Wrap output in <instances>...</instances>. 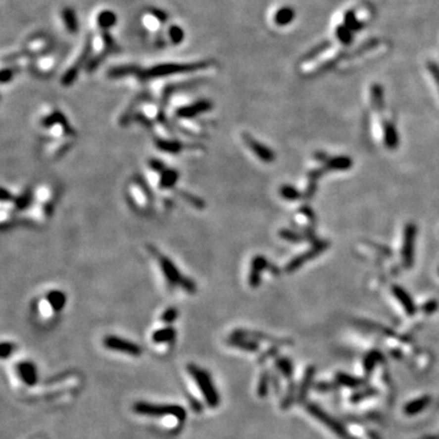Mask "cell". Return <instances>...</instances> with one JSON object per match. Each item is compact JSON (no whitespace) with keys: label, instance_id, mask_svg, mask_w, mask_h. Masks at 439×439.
I'll return each instance as SVG.
<instances>
[{"label":"cell","instance_id":"20","mask_svg":"<svg viewBox=\"0 0 439 439\" xmlns=\"http://www.w3.org/2000/svg\"><path fill=\"white\" fill-rule=\"evenodd\" d=\"M393 293H394V295L398 298V300L400 301L401 305L404 306L406 314L414 315L415 314V305H414V303H412V300H411V298L409 296V294H407L403 288L396 287V286L395 287H393Z\"/></svg>","mask_w":439,"mask_h":439},{"label":"cell","instance_id":"35","mask_svg":"<svg viewBox=\"0 0 439 439\" xmlns=\"http://www.w3.org/2000/svg\"><path fill=\"white\" fill-rule=\"evenodd\" d=\"M15 350V344L11 341H2L1 346H0V355H1V359L5 360L7 357H10Z\"/></svg>","mask_w":439,"mask_h":439},{"label":"cell","instance_id":"23","mask_svg":"<svg viewBox=\"0 0 439 439\" xmlns=\"http://www.w3.org/2000/svg\"><path fill=\"white\" fill-rule=\"evenodd\" d=\"M294 16H295V12H294V10L292 7H282L275 15V22L280 26H286L293 21Z\"/></svg>","mask_w":439,"mask_h":439},{"label":"cell","instance_id":"12","mask_svg":"<svg viewBox=\"0 0 439 439\" xmlns=\"http://www.w3.org/2000/svg\"><path fill=\"white\" fill-rule=\"evenodd\" d=\"M91 47H92V41L89 39V41L87 42V46H86L85 50H83V52H82V55L80 56V59H78L77 61L72 65V66L68 68L66 72H65V75L62 76V85L64 86L72 85L73 81H75L76 77H77L78 71L81 70L82 65L85 64L86 60L88 59V55H89V52H91Z\"/></svg>","mask_w":439,"mask_h":439},{"label":"cell","instance_id":"24","mask_svg":"<svg viewBox=\"0 0 439 439\" xmlns=\"http://www.w3.org/2000/svg\"><path fill=\"white\" fill-rule=\"evenodd\" d=\"M310 411H311L312 414L315 415V416H317V417H319V419H321V421L325 422L326 425H328V426H330V427H332V430L336 431V432H337L338 435L345 436V432H344V431H343V428H341V426H339L338 423L333 422L332 420L328 419V417L326 416V415L323 414V412L320 411L319 409H316V407H315V406H310Z\"/></svg>","mask_w":439,"mask_h":439},{"label":"cell","instance_id":"33","mask_svg":"<svg viewBox=\"0 0 439 439\" xmlns=\"http://www.w3.org/2000/svg\"><path fill=\"white\" fill-rule=\"evenodd\" d=\"M64 21L66 23V27L71 32H75L76 28H77V21H76V16L73 14V11L71 9H65L64 11Z\"/></svg>","mask_w":439,"mask_h":439},{"label":"cell","instance_id":"16","mask_svg":"<svg viewBox=\"0 0 439 439\" xmlns=\"http://www.w3.org/2000/svg\"><path fill=\"white\" fill-rule=\"evenodd\" d=\"M155 146L161 151L169 152V154H178L186 148L185 144H182L175 138H156L155 139Z\"/></svg>","mask_w":439,"mask_h":439},{"label":"cell","instance_id":"11","mask_svg":"<svg viewBox=\"0 0 439 439\" xmlns=\"http://www.w3.org/2000/svg\"><path fill=\"white\" fill-rule=\"evenodd\" d=\"M16 371L18 377L21 378V381L26 386L33 387L38 383V371H37V366L32 361L18 362L16 365Z\"/></svg>","mask_w":439,"mask_h":439},{"label":"cell","instance_id":"8","mask_svg":"<svg viewBox=\"0 0 439 439\" xmlns=\"http://www.w3.org/2000/svg\"><path fill=\"white\" fill-rule=\"evenodd\" d=\"M242 139L243 142L245 143V146H248V149L250 150L253 154L256 155V157L259 160H261L262 162H266V164H270V162H273L276 159V155L271 149L267 148L266 146H264L262 143H260L259 141L251 137L248 133H242Z\"/></svg>","mask_w":439,"mask_h":439},{"label":"cell","instance_id":"36","mask_svg":"<svg viewBox=\"0 0 439 439\" xmlns=\"http://www.w3.org/2000/svg\"><path fill=\"white\" fill-rule=\"evenodd\" d=\"M170 36H171V38H172V41H173V42H176V43H178V42L182 41V38H183V31L181 30L180 27H171Z\"/></svg>","mask_w":439,"mask_h":439},{"label":"cell","instance_id":"2","mask_svg":"<svg viewBox=\"0 0 439 439\" xmlns=\"http://www.w3.org/2000/svg\"><path fill=\"white\" fill-rule=\"evenodd\" d=\"M187 371L189 375L192 376V378L194 380V382L196 383L199 389H200L201 394L205 398V401L210 407H217L220 405V394L217 391L216 387L214 386L211 380V376L206 370L201 369V367L196 366L195 364H188L187 365Z\"/></svg>","mask_w":439,"mask_h":439},{"label":"cell","instance_id":"34","mask_svg":"<svg viewBox=\"0 0 439 439\" xmlns=\"http://www.w3.org/2000/svg\"><path fill=\"white\" fill-rule=\"evenodd\" d=\"M337 37L343 44H349L353 41V34L348 27H338Z\"/></svg>","mask_w":439,"mask_h":439},{"label":"cell","instance_id":"5","mask_svg":"<svg viewBox=\"0 0 439 439\" xmlns=\"http://www.w3.org/2000/svg\"><path fill=\"white\" fill-rule=\"evenodd\" d=\"M206 62H195V64H161L154 66L146 71H141L138 70L137 75L141 78H156V77H164V76H170V75H176V73H185V72H192V71H198L203 70L204 67H206Z\"/></svg>","mask_w":439,"mask_h":439},{"label":"cell","instance_id":"7","mask_svg":"<svg viewBox=\"0 0 439 439\" xmlns=\"http://www.w3.org/2000/svg\"><path fill=\"white\" fill-rule=\"evenodd\" d=\"M102 344L105 348L110 350L120 351V353L131 355V356H141L143 354V349L141 345L128 341V339L117 337V336H105L102 339Z\"/></svg>","mask_w":439,"mask_h":439},{"label":"cell","instance_id":"15","mask_svg":"<svg viewBox=\"0 0 439 439\" xmlns=\"http://www.w3.org/2000/svg\"><path fill=\"white\" fill-rule=\"evenodd\" d=\"M33 194V201L34 203H38L43 206L51 207L54 204V192L49 186L42 185L38 186L36 189L32 192Z\"/></svg>","mask_w":439,"mask_h":439},{"label":"cell","instance_id":"27","mask_svg":"<svg viewBox=\"0 0 439 439\" xmlns=\"http://www.w3.org/2000/svg\"><path fill=\"white\" fill-rule=\"evenodd\" d=\"M269 383H270V373L267 370H264L260 376L259 385H257V395L260 398H264L269 393Z\"/></svg>","mask_w":439,"mask_h":439},{"label":"cell","instance_id":"25","mask_svg":"<svg viewBox=\"0 0 439 439\" xmlns=\"http://www.w3.org/2000/svg\"><path fill=\"white\" fill-rule=\"evenodd\" d=\"M430 401H431V398H428V396H425V398H421V399H417V400L407 404L406 407H405V412L409 415L417 414V412H420L421 410L425 409V407L428 405V403H430Z\"/></svg>","mask_w":439,"mask_h":439},{"label":"cell","instance_id":"29","mask_svg":"<svg viewBox=\"0 0 439 439\" xmlns=\"http://www.w3.org/2000/svg\"><path fill=\"white\" fill-rule=\"evenodd\" d=\"M98 22L104 30H106V28L111 27L116 22V17H115V15L111 11H104L99 15Z\"/></svg>","mask_w":439,"mask_h":439},{"label":"cell","instance_id":"19","mask_svg":"<svg viewBox=\"0 0 439 439\" xmlns=\"http://www.w3.org/2000/svg\"><path fill=\"white\" fill-rule=\"evenodd\" d=\"M46 298L47 300L49 301V304L51 305V307L54 309L55 312L61 311L67 301L66 294H65L62 291H59V289H51V291H49L48 293H47Z\"/></svg>","mask_w":439,"mask_h":439},{"label":"cell","instance_id":"6","mask_svg":"<svg viewBox=\"0 0 439 439\" xmlns=\"http://www.w3.org/2000/svg\"><path fill=\"white\" fill-rule=\"evenodd\" d=\"M127 194L131 204H132V206L135 207L137 211L146 214V212H148L151 209L152 198L150 191H149L148 187L144 185L141 180L135 178V180H132L128 183Z\"/></svg>","mask_w":439,"mask_h":439},{"label":"cell","instance_id":"28","mask_svg":"<svg viewBox=\"0 0 439 439\" xmlns=\"http://www.w3.org/2000/svg\"><path fill=\"white\" fill-rule=\"evenodd\" d=\"M372 104L377 111L383 109V91L382 87L373 86L372 87Z\"/></svg>","mask_w":439,"mask_h":439},{"label":"cell","instance_id":"3","mask_svg":"<svg viewBox=\"0 0 439 439\" xmlns=\"http://www.w3.org/2000/svg\"><path fill=\"white\" fill-rule=\"evenodd\" d=\"M133 411L143 416H173L180 422H183L187 419V411L183 406L177 404H152L146 401H137L133 404Z\"/></svg>","mask_w":439,"mask_h":439},{"label":"cell","instance_id":"17","mask_svg":"<svg viewBox=\"0 0 439 439\" xmlns=\"http://www.w3.org/2000/svg\"><path fill=\"white\" fill-rule=\"evenodd\" d=\"M226 344L233 346V348H238L242 349V350H246V351H254V353L260 349V345L255 341H251V339L243 337H237V336H232V335L227 338Z\"/></svg>","mask_w":439,"mask_h":439},{"label":"cell","instance_id":"10","mask_svg":"<svg viewBox=\"0 0 439 439\" xmlns=\"http://www.w3.org/2000/svg\"><path fill=\"white\" fill-rule=\"evenodd\" d=\"M415 236H416V227L414 223H407L404 232V245L401 256H403V264L405 267H411L414 261V244Z\"/></svg>","mask_w":439,"mask_h":439},{"label":"cell","instance_id":"1","mask_svg":"<svg viewBox=\"0 0 439 439\" xmlns=\"http://www.w3.org/2000/svg\"><path fill=\"white\" fill-rule=\"evenodd\" d=\"M150 251L155 256V259L157 260L160 270H161L162 275H164L165 280L167 281V285H169L170 287H177L178 286V287L182 288L183 291H186L187 293L189 294L195 293L196 292L195 283H194L192 280H189V278L183 277V276L181 275L180 270L177 269V266L171 261L169 257L162 255L157 249L152 248V246H150Z\"/></svg>","mask_w":439,"mask_h":439},{"label":"cell","instance_id":"14","mask_svg":"<svg viewBox=\"0 0 439 439\" xmlns=\"http://www.w3.org/2000/svg\"><path fill=\"white\" fill-rule=\"evenodd\" d=\"M327 246H328L327 243L317 244V245H315L314 248L310 249L309 251H306V253H304L303 255H300V256H296L295 259L292 260V261L287 265V267H286V271H287V272H292V271L299 269V267H300L301 265L304 264V262H306V261H309V260L314 259L315 256H317V255L321 253V251L325 250V249L327 248Z\"/></svg>","mask_w":439,"mask_h":439},{"label":"cell","instance_id":"13","mask_svg":"<svg viewBox=\"0 0 439 439\" xmlns=\"http://www.w3.org/2000/svg\"><path fill=\"white\" fill-rule=\"evenodd\" d=\"M267 267V261L265 257H262L261 255H256L254 257L253 261H251L250 271H249V277L248 282L249 286L251 288L259 287L260 281H261V272L264 270H266Z\"/></svg>","mask_w":439,"mask_h":439},{"label":"cell","instance_id":"38","mask_svg":"<svg viewBox=\"0 0 439 439\" xmlns=\"http://www.w3.org/2000/svg\"><path fill=\"white\" fill-rule=\"evenodd\" d=\"M338 380H341V382L344 383V385L351 386V387H355V386L360 385V382H353V381H355V380H353V378L350 380V378L346 377V376H344V375H339Z\"/></svg>","mask_w":439,"mask_h":439},{"label":"cell","instance_id":"39","mask_svg":"<svg viewBox=\"0 0 439 439\" xmlns=\"http://www.w3.org/2000/svg\"><path fill=\"white\" fill-rule=\"evenodd\" d=\"M277 354V348H271V349H269V350L266 351V353L265 354H262L261 356L259 357V362H262V361H265V360L267 359V357H270V356H273V355H276Z\"/></svg>","mask_w":439,"mask_h":439},{"label":"cell","instance_id":"22","mask_svg":"<svg viewBox=\"0 0 439 439\" xmlns=\"http://www.w3.org/2000/svg\"><path fill=\"white\" fill-rule=\"evenodd\" d=\"M351 160L346 156H338V157H333L331 159L330 161L326 164V169L327 170H339V171H343V170H348L351 167Z\"/></svg>","mask_w":439,"mask_h":439},{"label":"cell","instance_id":"9","mask_svg":"<svg viewBox=\"0 0 439 439\" xmlns=\"http://www.w3.org/2000/svg\"><path fill=\"white\" fill-rule=\"evenodd\" d=\"M212 107L211 102L207 100H198L195 102H192V104L186 105V106L180 107L176 112L177 118L180 120H193V118L198 117L199 115L205 114V112L210 111Z\"/></svg>","mask_w":439,"mask_h":439},{"label":"cell","instance_id":"4","mask_svg":"<svg viewBox=\"0 0 439 439\" xmlns=\"http://www.w3.org/2000/svg\"><path fill=\"white\" fill-rule=\"evenodd\" d=\"M42 128L52 139H67L75 136L70 122L60 111H52L42 118Z\"/></svg>","mask_w":439,"mask_h":439},{"label":"cell","instance_id":"30","mask_svg":"<svg viewBox=\"0 0 439 439\" xmlns=\"http://www.w3.org/2000/svg\"><path fill=\"white\" fill-rule=\"evenodd\" d=\"M178 319V310L176 307H167L164 312H162L161 322H164L165 325H170V323L175 322Z\"/></svg>","mask_w":439,"mask_h":439},{"label":"cell","instance_id":"37","mask_svg":"<svg viewBox=\"0 0 439 439\" xmlns=\"http://www.w3.org/2000/svg\"><path fill=\"white\" fill-rule=\"evenodd\" d=\"M428 70H430V72L432 73V76L435 77L436 82H437V85L439 87V67L437 66V65H435L431 62V64H428Z\"/></svg>","mask_w":439,"mask_h":439},{"label":"cell","instance_id":"26","mask_svg":"<svg viewBox=\"0 0 439 439\" xmlns=\"http://www.w3.org/2000/svg\"><path fill=\"white\" fill-rule=\"evenodd\" d=\"M177 193H178V196H180V198H182L183 200L191 204L192 206L195 207V209H204L205 207L204 201L201 200L200 198H198V196L194 195V194L188 193V192H186V191H177Z\"/></svg>","mask_w":439,"mask_h":439},{"label":"cell","instance_id":"32","mask_svg":"<svg viewBox=\"0 0 439 439\" xmlns=\"http://www.w3.org/2000/svg\"><path fill=\"white\" fill-rule=\"evenodd\" d=\"M281 195L283 196L285 199H288V200H296V199L300 198V193L296 191L295 188L291 186H283L280 191Z\"/></svg>","mask_w":439,"mask_h":439},{"label":"cell","instance_id":"18","mask_svg":"<svg viewBox=\"0 0 439 439\" xmlns=\"http://www.w3.org/2000/svg\"><path fill=\"white\" fill-rule=\"evenodd\" d=\"M176 337H177V331L171 326H166V327L154 331L151 335V341L156 344L171 343L175 341Z\"/></svg>","mask_w":439,"mask_h":439},{"label":"cell","instance_id":"21","mask_svg":"<svg viewBox=\"0 0 439 439\" xmlns=\"http://www.w3.org/2000/svg\"><path fill=\"white\" fill-rule=\"evenodd\" d=\"M385 142L388 149H395L399 143L398 133L391 122H385Z\"/></svg>","mask_w":439,"mask_h":439},{"label":"cell","instance_id":"31","mask_svg":"<svg viewBox=\"0 0 439 439\" xmlns=\"http://www.w3.org/2000/svg\"><path fill=\"white\" fill-rule=\"evenodd\" d=\"M276 365L280 369V371L286 376V377H291L292 373H293V367H292L291 361L286 357H281V359L276 360Z\"/></svg>","mask_w":439,"mask_h":439}]
</instances>
